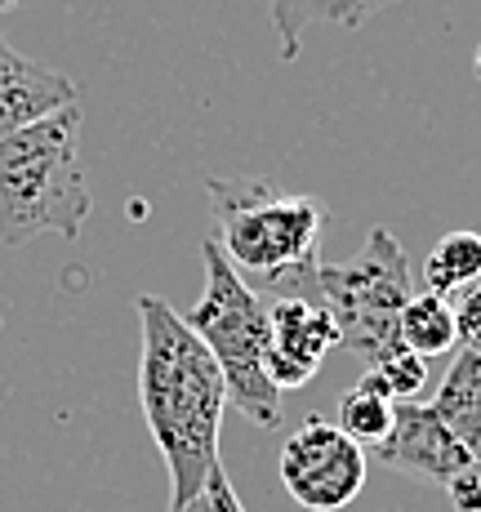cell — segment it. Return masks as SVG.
Listing matches in <instances>:
<instances>
[{
    "instance_id": "cell-20",
    "label": "cell",
    "mask_w": 481,
    "mask_h": 512,
    "mask_svg": "<svg viewBox=\"0 0 481 512\" xmlns=\"http://www.w3.org/2000/svg\"><path fill=\"white\" fill-rule=\"evenodd\" d=\"M174 512H210V499H192V504H183V508H174Z\"/></svg>"
},
{
    "instance_id": "cell-11",
    "label": "cell",
    "mask_w": 481,
    "mask_h": 512,
    "mask_svg": "<svg viewBox=\"0 0 481 512\" xmlns=\"http://www.w3.org/2000/svg\"><path fill=\"white\" fill-rule=\"evenodd\" d=\"M392 415H397V401H392L388 392H384V383H379L375 374L366 370V374H361V379L339 397V419H335V428H339L348 441H357V446L366 450V446H379V441L388 437Z\"/></svg>"
},
{
    "instance_id": "cell-10",
    "label": "cell",
    "mask_w": 481,
    "mask_h": 512,
    "mask_svg": "<svg viewBox=\"0 0 481 512\" xmlns=\"http://www.w3.org/2000/svg\"><path fill=\"white\" fill-rule=\"evenodd\" d=\"M428 406L455 432L459 446L473 459V468L481 472V357L477 352H459V357L450 361L446 379H441L437 397L428 401Z\"/></svg>"
},
{
    "instance_id": "cell-21",
    "label": "cell",
    "mask_w": 481,
    "mask_h": 512,
    "mask_svg": "<svg viewBox=\"0 0 481 512\" xmlns=\"http://www.w3.org/2000/svg\"><path fill=\"white\" fill-rule=\"evenodd\" d=\"M473 72H477V81H481V45H477V54H473Z\"/></svg>"
},
{
    "instance_id": "cell-8",
    "label": "cell",
    "mask_w": 481,
    "mask_h": 512,
    "mask_svg": "<svg viewBox=\"0 0 481 512\" xmlns=\"http://www.w3.org/2000/svg\"><path fill=\"white\" fill-rule=\"evenodd\" d=\"M339 348V330L330 321L326 308L299 299H277L268 308V379L277 383V392L303 388L317 379L326 352Z\"/></svg>"
},
{
    "instance_id": "cell-5",
    "label": "cell",
    "mask_w": 481,
    "mask_h": 512,
    "mask_svg": "<svg viewBox=\"0 0 481 512\" xmlns=\"http://www.w3.org/2000/svg\"><path fill=\"white\" fill-rule=\"evenodd\" d=\"M415 294V272L388 228H375L348 263H321L317 303L339 330V348L375 366L379 357L401 348V308Z\"/></svg>"
},
{
    "instance_id": "cell-12",
    "label": "cell",
    "mask_w": 481,
    "mask_h": 512,
    "mask_svg": "<svg viewBox=\"0 0 481 512\" xmlns=\"http://www.w3.org/2000/svg\"><path fill=\"white\" fill-rule=\"evenodd\" d=\"M397 334H401V348L415 352V357H446L455 348V308L450 299L441 294H410V303L401 308V321H397Z\"/></svg>"
},
{
    "instance_id": "cell-6",
    "label": "cell",
    "mask_w": 481,
    "mask_h": 512,
    "mask_svg": "<svg viewBox=\"0 0 481 512\" xmlns=\"http://www.w3.org/2000/svg\"><path fill=\"white\" fill-rule=\"evenodd\" d=\"M281 486L299 508L339 512L366 486V450L343 437L330 419L312 415L290 432L281 450Z\"/></svg>"
},
{
    "instance_id": "cell-18",
    "label": "cell",
    "mask_w": 481,
    "mask_h": 512,
    "mask_svg": "<svg viewBox=\"0 0 481 512\" xmlns=\"http://www.w3.org/2000/svg\"><path fill=\"white\" fill-rule=\"evenodd\" d=\"M441 490L450 495V508H455V512H481V472L477 468L459 472V477L446 481Z\"/></svg>"
},
{
    "instance_id": "cell-2",
    "label": "cell",
    "mask_w": 481,
    "mask_h": 512,
    "mask_svg": "<svg viewBox=\"0 0 481 512\" xmlns=\"http://www.w3.org/2000/svg\"><path fill=\"white\" fill-rule=\"evenodd\" d=\"M81 103L0 139V241L27 245L54 232L76 241L90 219V187L76 152Z\"/></svg>"
},
{
    "instance_id": "cell-13",
    "label": "cell",
    "mask_w": 481,
    "mask_h": 512,
    "mask_svg": "<svg viewBox=\"0 0 481 512\" xmlns=\"http://www.w3.org/2000/svg\"><path fill=\"white\" fill-rule=\"evenodd\" d=\"M477 281H481V236L477 232H446L424 259L428 294L455 299V294H464L468 285H477Z\"/></svg>"
},
{
    "instance_id": "cell-7",
    "label": "cell",
    "mask_w": 481,
    "mask_h": 512,
    "mask_svg": "<svg viewBox=\"0 0 481 512\" xmlns=\"http://www.w3.org/2000/svg\"><path fill=\"white\" fill-rule=\"evenodd\" d=\"M375 455L384 468L424 477V481H433V486H446L459 472L473 468V459L459 446L455 432L441 423L433 406H419V401H401L397 415H392L388 437L375 446Z\"/></svg>"
},
{
    "instance_id": "cell-14",
    "label": "cell",
    "mask_w": 481,
    "mask_h": 512,
    "mask_svg": "<svg viewBox=\"0 0 481 512\" xmlns=\"http://www.w3.org/2000/svg\"><path fill=\"white\" fill-rule=\"evenodd\" d=\"M370 374H375L379 383H384V392L392 401H415L419 392L428 388V361L424 357H415V352H406V348H397V352H388V357H379L375 366H370Z\"/></svg>"
},
{
    "instance_id": "cell-19",
    "label": "cell",
    "mask_w": 481,
    "mask_h": 512,
    "mask_svg": "<svg viewBox=\"0 0 481 512\" xmlns=\"http://www.w3.org/2000/svg\"><path fill=\"white\" fill-rule=\"evenodd\" d=\"M205 499H210V512H245V504L237 499V490H232L228 468L223 464H214L210 477H205Z\"/></svg>"
},
{
    "instance_id": "cell-3",
    "label": "cell",
    "mask_w": 481,
    "mask_h": 512,
    "mask_svg": "<svg viewBox=\"0 0 481 512\" xmlns=\"http://www.w3.org/2000/svg\"><path fill=\"white\" fill-rule=\"evenodd\" d=\"M205 290L188 308V330L210 348L214 366L228 388V406H237L259 428H281V392L268 379V308L259 294L245 285V277L223 259L214 236L201 245Z\"/></svg>"
},
{
    "instance_id": "cell-4",
    "label": "cell",
    "mask_w": 481,
    "mask_h": 512,
    "mask_svg": "<svg viewBox=\"0 0 481 512\" xmlns=\"http://www.w3.org/2000/svg\"><path fill=\"white\" fill-rule=\"evenodd\" d=\"M214 245L241 277L268 281L317 254L326 210L312 196H290L268 179H210Z\"/></svg>"
},
{
    "instance_id": "cell-17",
    "label": "cell",
    "mask_w": 481,
    "mask_h": 512,
    "mask_svg": "<svg viewBox=\"0 0 481 512\" xmlns=\"http://www.w3.org/2000/svg\"><path fill=\"white\" fill-rule=\"evenodd\" d=\"M392 0H330L326 5V14H330V23H339V27H361L370 14H379V9H388Z\"/></svg>"
},
{
    "instance_id": "cell-1",
    "label": "cell",
    "mask_w": 481,
    "mask_h": 512,
    "mask_svg": "<svg viewBox=\"0 0 481 512\" xmlns=\"http://www.w3.org/2000/svg\"><path fill=\"white\" fill-rule=\"evenodd\" d=\"M143 357H139V401L143 419L170 468V512L205 495V477L219 464V423L228 388L210 348L188 330L156 294H139Z\"/></svg>"
},
{
    "instance_id": "cell-16",
    "label": "cell",
    "mask_w": 481,
    "mask_h": 512,
    "mask_svg": "<svg viewBox=\"0 0 481 512\" xmlns=\"http://www.w3.org/2000/svg\"><path fill=\"white\" fill-rule=\"evenodd\" d=\"M450 308H455V348L481 357V281L468 285L464 294H455Z\"/></svg>"
},
{
    "instance_id": "cell-9",
    "label": "cell",
    "mask_w": 481,
    "mask_h": 512,
    "mask_svg": "<svg viewBox=\"0 0 481 512\" xmlns=\"http://www.w3.org/2000/svg\"><path fill=\"white\" fill-rule=\"evenodd\" d=\"M72 103H81L76 81L18 54L9 45V36L0 32V139H9L14 130H23L32 121H45V116L63 112Z\"/></svg>"
},
{
    "instance_id": "cell-15",
    "label": "cell",
    "mask_w": 481,
    "mask_h": 512,
    "mask_svg": "<svg viewBox=\"0 0 481 512\" xmlns=\"http://www.w3.org/2000/svg\"><path fill=\"white\" fill-rule=\"evenodd\" d=\"M330 0H272V27H277L281 41V58L294 63L303 54V32L317 14H326Z\"/></svg>"
}]
</instances>
